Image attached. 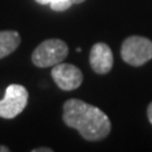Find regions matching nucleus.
<instances>
[{
    "label": "nucleus",
    "mask_w": 152,
    "mask_h": 152,
    "mask_svg": "<svg viewBox=\"0 0 152 152\" xmlns=\"http://www.w3.org/2000/svg\"><path fill=\"white\" fill-rule=\"evenodd\" d=\"M62 121L67 127L77 131L84 140L90 142L104 140L112 129L110 119L102 109L80 99H69L65 102Z\"/></svg>",
    "instance_id": "1"
},
{
    "label": "nucleus",
    "mask_w": 152,
    "mask_h": 152,
    "mask_svg": "<svg viewBox=\"0 0 152 152\" xmlns=\"http://www.w3.org/2000/svg\"><path fill=\"white\" fill-rule=\"evenodd\" d=\"M69 55V46L65 41L58 38H51L39 43L32 53V62L41 69L53 67L62 62Z\"/></svg>",
    "instance_id": "2"
},
{
    "label": "nucleus",
    "mask_w": 152,
    "mask_h": 152,
    "mask_svg": "<svg viewBox=\"0 0 152 152\" xmlns=\"http://www.w3.org/2000/svg\"><path fill=\"white\" fill-rule=\"evenodd\" d=\"M121 57L126 64L138 67L152 60V41L142 36H131L123 41Z\"/></svg>",
    "instance_id": "3"
},
{
    "label": "nucleus",
    "mask_w": 152,
    "mask_h": 152,
    "mask_svg": "<svg viewBox=\"0 0 152 152\" xmlns=\"http://www.w3.org/2000/svg\"><path fill=\"white\" fill-rule=\"evenodd\" d=\"M28 104V91L23 85L12 84L5 90L4 98L0 100V117L13 119L19 115Z\"/></svg>",
    "instance_id": "4"
},
{
    "label": "nucleus",
    "mask_w": 152,
    "mask_h": 152,
    "mask_svg": "<svg viewBox=\"0 0 152 152\" xmlns=\"http://www.w3.org/2000/svg\"><path fill=\"white\" fill-rule=\"evenodd\" d=\"M51 76L57 86L65 91H71V90L77 89L84 80L81 70L77 66L64 62H60L52 67Z\"/></svg>",
    "instance_id": "5"
},
{
    "label": "nucleus",
    "mask_w": 152,
    "mask_h": 152,
    "mask_svg": "<svg viewBox=\"0 0 152 152\" xmlns=\"http://www.w3.org/2000/svg\"><path fill=\"white\" fill-rule=\"evenodd\" d=\"M89 62L95 74L105 75L110 72L113 69L114 58L113 52L107 43L104 42H98L95 43L89 53Z\"/></svg>",
    "instance_id": "6"
},
{
    "label": "nucleus",
    "mask_w": 152,
    "mask_h": 152,
    "mask_svg": "<svg viewBox=\"0 0 152 152\" xmlns=\"http://www.w3.org/2000/svg\"><path fill=\"white\" fill-rule=\"evenodd\" d=\"M20 45V36L15 31H0V60L13 53Z\"/></svg>",
    "instance_id": "7"
},
{
    "label": "nucleus",
    "mask_w": 152,
    "mask_h": 152,
    "mask_svg": "<svg viewBox=\"0 0 152 152\" xmlns=\"http://www.w3.org/2000/svg\"><path fill=\"white\" fill-rule=\"evenodd\" d=\"M36 1L42 5H50V8L55 12H65L75 4L84 3L85 0H36Z\"/></svg>",
    "instance_id": "8"
},
{
    "label": "nucleus",
    "mask_w": 152,
    "mask_h": 152,
    "mask_svg": "<svg viewBox=\"0 0 152 152\" xmlns=\"http://www.w3.org/2000/svg\"><path fill=\"white\" fill-rule=\"evenodd\" d=\"M147 118H148V122L152 126V102L148 104V107H147Z\"/></svg>",
    "instance_id": "9"
},
{
    "label": "nucleus",
    "mask_w": 152,
    "mask_h": 152,
    "mask_svg": "<svg viewBox=\"0 0 152 152\" xmlns=\"http://www.w3.org/2000/svg\"><path fill=\"white\" fill-rule=\"evenodd\" d=\"M53 150L50 148V147H39V148H34L32 150V152H52Z\"/></svg>",
    "instance_id": "10"
},
{
    "label": "nucleus",
    "mask_w": 152,
    "mask_h": 152,
    "mask_svg": "<svg viewBox=\"0 0 152 152\" xmlns=\"http://www.w3.org/2000/svg\"><path fill=\"white\" fill-rule=\"evenodd\" d=\"M10 150L8 148L7 146H0V152H9Z\"/></svg>",
    "instance_id": "11"
}]
</instances>
